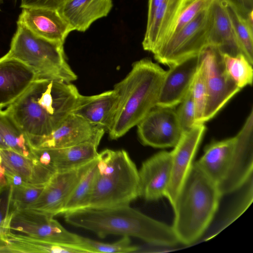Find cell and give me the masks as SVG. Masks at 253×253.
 <instances>
[{
	"label": "cell",
	"mask_w": 253,
	"mask_h": 253,
	"mask_svg": "<svg viewBox=\"0 0 253 253\" xmlns=\"http://www.w3.org/2000/svg\"><path fill=\"white\" fill-rule=\"evenodd\" d=\"M105 132L103 128L71 113L50 134L27 137L31 150L64 148L87 142L98 146Z\"/></svg>",
	"instance_id": "obj_10"
},
{
	"label": "cell",
	"mask_w": 253,
	"mask_h": 253,
	"mask_svg": "<svg viewBox=\"0 0 253 253\" xmlns=\"http://www.w3.org/2000/svg\"><path fill=\"white\" fill-rule=\"evenodd\" d=\"M234 8L243 18L247 19L253 12V0H223Z\"/></svg>",
	"instance_id": "obj_36"
},
{
	"label": "cell",
	"mask_w": 253,
	"mask_h": 253,
	"mask_svg": "<svg viewBox=\"0 0 253 253\" xmlns=\"http://www.w3.org/2000/svg\"><path fill=\"white\" fill-rule=\"evenodd\" d=\"M81 95L71 83L36 77L5 110L27 136L46 135L72 113Z\"/></svg>",
	"instance_id": "obj_1"
},
{
	"label": "cell",
	"mask_w": 253,
	"mask_h": 253,
	"mask_svg": "<svg viewBox=\"0 0 253 253\" xmlns=\"http://www.w3.org/2000/svg\"><path fill=\"white\" fill-rule=\"evenodd\" d=\"M0 253H10L6 243L0 240Z\"/></svg>",
	"instance_id": "obj_40"
},
{
	"label": "cell",
	"mask_w": 253,
	"mask_h": 253,
	"mask_svg": "<svg viewBox=\"0 0 253 253\" xmlns=\"http://www.w3.org/2000/svg\"><path fill=\"white\" fill-rule=\"evenodd\" d=\"M45 185L25 183L19 186H9L7 202L10 209L16 211L27 209L38 199Z\"/></svg>",
	"instance_id": "obj_29"
},
{
	"label": "cell",
	"mask_w": 253,
	"mask_h": 253,
	"mask_svg": "<svg viewBox=\"0 0 253 253\" xmlns=\"http://www.w3.org/2000/svg\"><path fill=\"white\" fill-rule=\"evenodd\" d=\"M66 0H21L20 7L44 8L58 10Z\"/></svg>",
	"instance_id": "obj_35"
},
{
	"label": "cell",
	"mask_w": 253,
	"mask_h": 253,
	"mask_svg": "<svg viewBox=\"0 0 253 253\" xmlns=\"http://www.w3.org/2000/svg\"><path fill=\"white\" fill-rule=\"evenodd\" d=\"M17 23L40 37L62 44L73 31L58 10L49 8H22Z\"/></svg>",
	"instance_id": "obj_18"
},
{
	"label": "cell",
	"mask_w": 253,
	"mask_h": 253,
	"mask_svg": "<svg viewBox=\"0 0 253 253\" xmlns=\"http://www.w3.org/2000/svg\"><path fill=\"white\" fill-rule=\"evenodd\" d=\"M80 245L89 253H121L136 252L138 247L132 245L129 237L122 236L118 241L111 243H104L81 236Z\"/></svg>",
	"instance_id": "obj_31"
},
{
	"label": "cell",
	"mask_w": 253,
	"mask_h": 253,
	"mask_svg": "<svg viewBox=\"0 0 253 253\" xmlns=\"http://www.w3.org/2000/svg\"><path fill=\"white\" fill-rule=\"evenodd\" d=\"M225 70L230 77L241 89L247 85H252L253 69L252 64L243 54L232 56L223 54Z\"/></svg>",
	"instance_id": "obj_28"
},
{
	"label": "cell",
	"mask_w": 253,
	"mask_h": 253,
	"mask_svg": "<svg viewBox=\"0 0 253 253\" xmlns=\"http://www.w3.org/2000/svg\"><path fill=\"white\" fill-rule=\"evenodd\" d=\"M12 211L11 231L37 239L80 245L81 236L68 231L51 214L30 209Z\"/></svg>",
	"instance_id": "obj_11"
},
{
	"label": "cell",
	"mask_w": 253,
	"mask_h": 253,
	"mask_svg": "<svg viewBox=\"0 0 253 253\" xmlns=\"http://www.w3.org/2000/svg\"><path fill=\"white\" fill-rule=\"evenodd\" d=\"M200 61L199 53L169 66L156 106L174 108L182 101L190 90Z\"/></svg>",
	"instance_id": "obj_15"
},
{
	"label": "cell",
	"mask_w": 253,
	"mask_h": 253,
	"mask_svg": "<svg viewBox=\"0 0 253 253\" xmlns=\"http://www.w3.org/2000/svg\"><path fill=\"white\" fill-rule=\"evenodd\" d=\"M65 221L100 238L110 235L133 237L148 243L172 247L179 243L172 226L155 220L129 205L85 208L64 214Z\"/></svg>",
	"instance_id": "obj_2"
},
{
	"label": "cell",
	"mask_w": 253,
	"mask_h": 253,
	"mask_svg": "<svg viewBox=\"0 0 253 253\" xmlns=\"http://www.w3.org/2000/svg\"><path fill=\"white\" fill-rule=\"evenodd\" d=\"M227 9L243 52L249 61L253 64V27L227 4Z\"/></svg>",
	"instance_id": "obj_30"
},
{
	"label": "cell",
	"mask_w": 253,
	"mask_h": 253,
	"mask_svg": "<svg viewBox=\"0 0 253 253\" xmlns=\"http://www.w3.org/2000/svg\"><path fill=\"white\" fill-rule=\"evenodd\" d=\"M96 158L79 167L54 173L38 199L26 209L45 212L54 216L60 214L68 197Z\"/></svg>",
	"instance_id": "obj_13"
},
{
	"label": "cell",
	"mask_w": 253,
	"mask_h": 253,
	"mask_svg": "<svg viewBox=\"0 0 253 253\" xmlns=\"http://www.w3.org/2000/svg\"><path fill=\"white\" fill-rule=\"evenodd\" d=\"M3 0H0V11H1L0 7H1V4L3 3Z\"/></svg>",
	"instance_id": "obj_42"
},
{
	"label": "cell",
	"mask_w": 253,
	"mask_h": 253,
	"mask_svg": "<svg viewBox=\"0 0 253 253\" xmlns=\"http://www.w3.org/2000/svg\"><path fill=\"white\" fill-rule=\"evenodd\" d=\"M4 171L5 170L3 167L0 168V193L8 187L4 176Z\"/></svg>",
	"instance_id": "obj_39"
},
{
	"label": "cell",
	"mask_w": 253,
	"mask_h": 253,
	"mask_svg": "<svg viewBox=\"0 0 253 253\" xmlns=\"http://www.w3.org/2000/svg\"><path fill=\"white\" fill-rule=\"evenodd\" d=\"M96 163L97 158L68 197L60 214L88 208L96 172Z\"/></svg>",
	"instance_id": "obj_27"
},
{
	"label": "cell",
	"mask_w": 253,
	"mask_h": 253,
	"mask_svg": "<svg viewBox=\"0 0 253 253\" xmlns=\"http://www.w3.org/2000/svg\"><path fill=\"white\" fill-rule=\"evenodd\" d=\"M221 196L212 181L193 163L172 206V227L179 243L190 245L202 236L217 211Z\"/></svg>",
	"instance_id": "obj_5"
},
{
	"label": "cell",
	"mask_w": 253,
	"mask_h": 253,
	"mask_svg": "<svg viewBox=\"0 0 253 253\" xmlns=\"http://www.w3.org/2000/svg\"><path fill=\"white\" fill-rule=\"evenodd\" d=\"M10 231L9 224L6 220L5 212L4 213L0 209V240L6 243L7 235Z\"/></svg>",
	"instance_id": "obj_37"
},
{
	"label": "cell",
	"mask_w": 253,
	"mask_h": 253,
	"mask_svg": "<svg viewBox=\"0 0 253 253\" xmlns=\"http://www.w3.org/2000/svg\"><path fill=\"white\" fill-rule=\"evenodd\" d=\"M212 1L213 0H185L176 24L168 39L191 21L201 11L208 8Z\"/></svg>",
	"instance_id": "obj_33"
},
{
	"label": "cell",
	"mask_w": 253,
	"mask_h": 253,
	"mask_svg": "<svg viewBox=\"0 0 253 253\" xmlns=\"http://www.w3.org/2000/svg\"><path fill=\"white\" fill-rule=\"evenodd\" d=\"M138 197V170L127 152L107 149L98 153L87 208L129 205Z\"/></svg>",
	"instance_id": "obj_6"
},
{
	"label": "cell",
	"mask_w": 253,
	"mask_h": 253,
	"mask_svg": "<svg viewBox=\"0 0 253 253\" xmlns=\"http://www.w3.org/2000/svg\"><path fill=\"white\" fill-rule=\"evenodd\" d=\"M196 163L222 196L237 191L248 182L253 169V108L236 135L211 142Z\"/></svg>",
	"instance_id": "obj_3"
},
{
	"label": "cell",
	"mask_w": 253,
	"mask_h": 253,
	"mask_svg": "<svg viewBox=\"0 0 253 253\" xmlns=\"http://www.w3.org/2000/svg\"><path fill=\"white\" fill-rule=\"evenodd\" d=\"M164 0H148L147 25L150 23L156 9Z\"/></svg>",
	"instance_id": "obj_38"
},
{
	"label": "cell",
	"mask_w": 253,
	"mask_h": 253,
	"mask_svg": "<svg viewBox=\"0 0 253 253\" xmlns=\"http://www.w3.org/2000/svg\"><path fill=\"white\" fill-rule=\"evenodd\" d=\"M0 134L10 149L33 158L26 134L5 110H0Z\"/></svg>",
	"instance_id": "obj_26"
},
{
	"label": "cell",
	"mask_w": 253,
	"mask_h": 253,
	"mask_svg": "<svg viewBox=\"0 0 253 253\" xmlns=\"http://www.w3.org/2000/svg\"><path fill=\"white\" fill-rule=\"evenodd\" d=\"M137 126L141 142L157 148L173 147L182 133L173 108L156 106Z\"/></svg>",
	"instance_id": "obj_12"
},
{
	"label": "cell",
	"mask_w": 253,
	"mask_h": 253,
	"mask_svg": "<svg viewBox=\"0 0 253 253\" xmlns=\"http://www.w3.org/2000/svg\"><path fill=\"white\" fill-rule=\"evenodd\" d=\"M206 81L207 99L203 123L213 118L241 90L226 72L223 54L208 45L200 53Z\"/></svg>",
	"instance_id": "obj_9"
},
{
	"label": "cell",
	"mask_w": 253,
	"mask_h": 253,
	"mask_svg": "<svg viewBox=\"0 0 253 253\" xmlns=\"http://www.w3.org/2000/svg\"><path fill=\"white\" fill-rule=\"evenodd\" d=\"M1 163V156H0V168L2 167Z\"/></svg>",
	"instance_id": "obj_43"
},
{
	"label": "cell",
	"mask_w": 253,
	"mask_h": 253,
	"mask_svg": "<svg viewBox=\"0 0 253 253\" xmlns=\"http://www.w3.org/2000/svg\"><path fill=\"white\" fill-rule=\"evenodd\" d=\"M9 149L0 134V150Z\"/></svg>",
	"instance_id": "obj_41"
},
{
	"label": "cell",
	"mask_w": 253,
	"mask_h": 253,
	"mask_svg": "<svg viewBox=\"0 0 253 253\" xmlns=\"http://www.w3.org/2000/svg\"><path fill=\"white\" fill-rule=\"evenodd\" d=\"M118 104V95L112 90L84 96L81 94L72 114L108 132L112 125Z\"/></svg>",
	"instance_id": "obj_20"
},
{
	"label": "cell",
	"mask_w": 253,
	"mask_h": 253,
	"mask_svg": "<svg viewBox=\"0 0 253 253\" xmlns=\"http://www.w3.org/2000/svg\"><path fill=\"white\" fill-rule=\"evenodd\" d=\"M5 171L19 175L27 183L45 184L54 172L35 158L24 156L10 149L0 150Z\"/></svg>",
	"instance_id": "obj_24"
},
{
	"label": "cell",
	"mask_w": 253,
	"mask_h": 253,
	"mask_svg": "<svg viewBox=\"0 0 253 253\" xmlns=\"http://www.w3.org/2000/svg\"><path fill=\"white\" fill-rule=\"evenodd\" d=\"M178 105L176 114L182 132H184L196 125L195 107L190 90Z\"/></svg>",
	"instance_id": "obj_34"
},
{
	"label": "cell",
	"mask_w": 253,
	"mask_h": 253,
	"mask_svg": "<svg viewBox=\"0 0 253 253\" xmlns=\"http://www.w3.org/2000/svg\"><path fill=\"white\" fill-rule=\"evenodd\" d=\"M185 0H165L156 9L150 23L146 26L142 42L145 50L152 53L169 37Z\"/></svg>",
	"instance_id": "obj_22"
},
{
	"label": "cell",
	"mask_w": 253,
	"mask_h": 253,
	"mask_svg": "<svg viewBox=\"0 0 253 253\" xmlns=\"http://www.w3.org/2000/svg\"><path fill=\"white\" fill-rule=\"evenodd\" d=\"M209 9L211 20L209 45L217 48L223 54L232 56L239 54L245 55L230 20L226 2L223 0H213Z\"/></svg>",
	"instance_id": "obj_21"
},
{
	"label": "cell",
	"mask_w": 253,
	"mask_h": 253,
	"mask_svg": "<svg viewBox=\"0 0 253 253\" xmlns=\"http://www.w3.org/2000/svg\"><path fill=\"white\" fill-rule=\"evenodd\" d=\"M112 7V0H66L58 11L73 31L84 32Z\"/></svg>",
	"instance_id": "obj_23"
},
{
	"label": "cell",
	"mask_w": 253,
	"mask_h": 253,
	"mask_svg": "<svg viewBox=\"0 0 253 253\" xmlns=\"http://www.w3.org/2000/svg\"><path fill=\"white\" fill-rule=\"evenodd\" d=\"M211 20L209 7L156 49L153 53L155 60L169 67L199 54L209 45Z\"/></svg>",
	"instance_id": "obj_8"
},
{
	"label": "cell",
	"mask_w": 253,
	"mask_h": 253,
	"mask_svg": "<svg viewBox=\"0 0 253 253\" xmlns=\"http://www.w3.org/2000/svg\"><path fill=\"white\" fill-rule=\"evenodd\" d=\"M36 75L21 61L4 55L0 58V110L15 101L35 80Z\"/></svg>",
	"instance_id": "obj_19"
},
{
	"label": "cell",
	"mask_w": 253,
	"mask_h": 253,
	"mask_svg": "<svg viewBox=\"0 0 253 253\" xmlns=\"http://www.w3.org/2000/svg\"><path fill=\"white\" fill-rule=\"evenodd\" d=\"M96 145L90 142L72 146L32 149L34 158L54 173L73 169L94 160L98 155Z\"/></svg>",
	"instance_id": "obj_17"
},
{
	"label": "cell",
	"mask_w": 253,
	"mask_h": 253,
	"mask_svg": "<svg viewBox=\"0 0 253 253\" xmlns=\"http://www.w3.org/2000/svg\"><path fill=\"white\" fill-rule=\"evenodd\" d=\"M171 169L170 152H160L144 162L138 170L139 197L147 201L165 197Z\"/></svg>",
	"instance_id": "obj_16"
},
{
	"label": "cell",
	"mask_w": 253,
	"mask_h": 253,
	"mask_svg": "<svg viewBox=\"0 0 253 253\" xmlns=\"http://www.w3.org/2000/svg\"><path fill=\"white\" fill-rule=\"evenodd\" d=\"M206 130L204 124L195 125L188 130L182 132L171 155L170 180L165 197L172 206L180 188L193 164V160Z\"/></svg>",
	"instance_id": "obj_14"
},
{
	"label": "cell",
	"mask_w": 253,
	"mask_h": 253,
	"mask_svg": "<svg viewBox=\"0 0 253 253\" xmlns=\"http://www.w3.org/2000/svg\"><path fill=\"white\" fill-rule=\"evenodd\" d=\"M10 253H89L80 245L56 242L35 238L12 231L7 235Z\"/></svg>",
	"instance_id": "obj_25"
},
{
	"label": "cell",
	"mask_w": 253,
	"mask_h": 253,
	"mask_svg": "<svg viewBox=\"0 0 253 253\" xmlns=\"http://www.w3.org/2000/svg\"><path fill=\"white\" fill-rule=\"evenodd\" d=\"M151 59L134 62L126 77L115 85L118 104L109 135L119 138L137 124L156 105L166 75Z\"/></svg>",
	"instance_id": "obj_4"
},
{
	"label": "cell",
	"mask_w": 253,
	"mask_h": 253,
	"mask_svg": "<svg viewBox=\"0 0 253 253\" xmlns=\"http://www.w3.org/2000/svg\"><path fill=\"white\" fill-rule=\"evenodd\" d=\"M190 91L195 105L196 125L203 124L207 103V92L203 64H200L193 81Z\"/></svg>",
	"instance_id": "obj_32"
},
{
	"label": "cell",
	"mask_w": 253,
	"mask_h": 253,
	"mask_svg": "<svg viewBox=\"0 0 253 253\" xmlns=\"http://www.w3.org/2000/svg\"><path fill=\"white\" fill-rule=\"evenodd\" d=\"M5 55L27 65L38 77L66 83L77 79L67 62L63 44L40 37L20 23H17L10 49Z\"/></svg>",
	"instance_id": "obj_7"
}]
</instances>
